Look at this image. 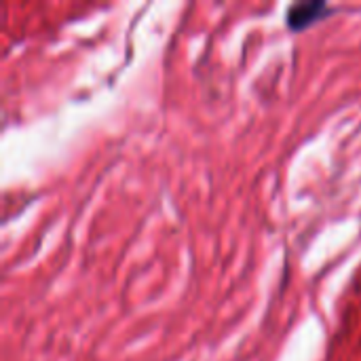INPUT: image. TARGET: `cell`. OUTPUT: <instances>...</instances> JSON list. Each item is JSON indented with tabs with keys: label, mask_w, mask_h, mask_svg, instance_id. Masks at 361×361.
<instances>
[{
	"label": "cell",
	"mask_w": 361,
	"mask_h": 361,
	"mask_svg": "<svg viewBox=\"0 0 361 361\" xmlns=\"http://www.w3.org/2000/svg\"><path fill=\"white\" fill-rule=\"evenodd\" d=\"M332 8L322 2V0H315V2H296L288 8V15H286V23L292 32H300V30H307L311 27L315 21L324 19Z\"/></svg>",
	"instance_id": "cell-1"
}]
</instances>
